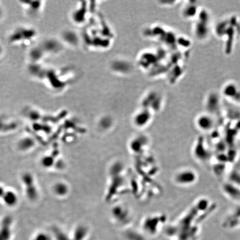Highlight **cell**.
<instances>
[{"label": "cell", "mask_w": 240, "mask_h": 240, "mask_svg": "<svg viewBox=\"0 0 240 240\" xmlns=\"http://www.w3.org/2000/svg\"><path fill=\"white\" fill-rule=\"evenodd\" d=\"M196 175L192 171L185 170L179 171L175 176V181L181 185H189L194 183Z\"/></svg>", "instance_id": "obj_1"}, {"label": "cell", "mask_w": 240, "mask_h": 240, "mask_svg": "<svg viewBox=\"0 0 240 240\" xmlns=\"http://www.w3.org/2000/svg\"><path fill=\"white\" fill-rule=\"evenodd\" d=\"M198 9V6L196 4H189L185 5L182 9L181 14L182 17L186 19H191L196 17V12Z\"/></svg>", "instance_id": "obj_5"}, {"label": "cell", "mask_w": 240, "mask_h": 240, "mask_svg": "<svg viewBox=\"0 0 240 240\" xmlns=\"http://www.w3.org/2000/svg\"><path fill=\"white\" fill-rule=\"evenodd\" d=\"M33 145V142L32 139L30 138H24L21 139L18 143V147L21 150H27L31 148L32 146Z\"/></svg>", "instance_id": "obj_6"}, {"label": "cell", "mask_w": 240, "mask_h": 240, "mask_svg": "<svg viewBox=\"0 0 240 240\" xmlns=\"http://www.w3.org/2000/svg\"><path fill=\"white\" fill-rule=\"evenodd\" d=\"M22 181L25 186L26 193L27 197L32 199L37 196V190L33 185V179L30 174L26 173L22 176Z\"/></svg>", "instance_id": "obj_3"}, {"label": "cell", "mask_w": 240, "mask_h": 240, "mask_svg": "<svg viewBox=\"0 0 240 240\" xmlns=\"http://www.w3.org/2000/svg\"><path fill=\"white\" fill-rule=\"evenodd\" d=\"M2 201L8 207H14L18 202V197L17 194L13 191H5L2 198Z\"/></svg>", "instance_id": "obj_4"}, {"label": "cell", "mask_w": 240, "mask_h": 240, "mask_svg": "<svg viewBox=\"0 0 240 240\" xmlns=\"http://www.w3.org/2000/svg\"><path fill=\"white\" fill-rule=\"evenodd\" d=\"M196 124L198 128L203 131H208L213 127L214 121L211 116L202 114L197 117Z\"/></svg>", "instance_id": "obj_2"}, {"label": "cell", "mask_w": 240, "mask_h": 240, "mask_svg": "<svg viewBox=\"0 0 240 240\" xmlns=\"http://www.w3.org/2000/svg\"><path fill=\"white\" fill-rule=\"evenodd\" d=\"M5 189L2 187V186L0 185V198H2L3 194L5 192Z\"/></svg>", "instance_id": "obj_7"}]
</instances>
